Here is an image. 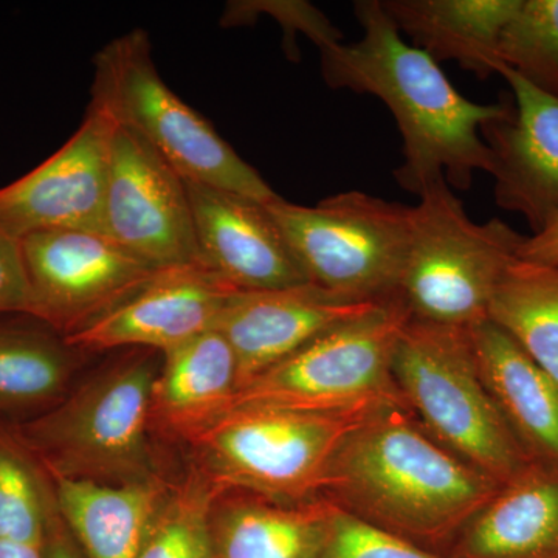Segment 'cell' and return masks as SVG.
<instances>
[{"label": "cell", "instance_id": "ac0fdd59", "mask_svg": "<svg viewBox=\"0 0 558 558\" xmlns=\"http://www.w3.org/2000/svg\"><path fill=\"white\" fill-rule=\"evenodd\" d=\"M240 389L236 355L218 330L165 352L150 392V425L193 444L231 410Z\"/></svg>", "mask_w": 558, "mask_h": 558}, {"label": "cell", "instance_id": "d4e9b609", "mask_svg": "<svg viewBox=\"0 0 558 558\" xmlns=\"http://www.w3.org/2000/svg\"><path fill=\"white\" fill-rule=\"evenodd\" d=\"M219 495L197 469L168 484L137 558H216L211 512Z\"/></svg>", "mask_w": 558, "mask_h": 558}, {"label": "cell", "instance_id": "4dcf8cb0", "mask_svg": "<svg viewBox=\"0 0 558 558\" xmlns=\"http://www.w3.org/2000/svg\"><path fill=\"white\" fill-rule=\"evenodd\" d=\"M44 558H86L78 543L72 537L64 520L58 512L53 490L49 481V498H47L46 538H44Z\"/></svg>", "mask_w": 558, "mask_h": 558}, {"label": "cell", "instance_id": "52a82bcc", "mask_svg": "<svg viewBox=\"0 0 558 558\" xmlns=\"http://www.w3.org/2000/svg\"><path fill=\"white\" fill-rule=\"evenodd\" d=\"M379 409H234L191 444L196 469L220 494L242 492L290 505L314 501L322 498L344 440Z\"/></svg>", "mask_w": 558, "mask_h": 558}, {"label": "cell", "instance_id": "9c48e42d", "mask_svg": "<svg viewBox=\"0 0 558 558\" xmlns=\"http://www.w3.org/2000/svg\"><path fill=\"white\" fill-rule=\"evenodd\" d=\"M271 215L312 284L359 301L398 299L411 238V207L348 191L314 207L270 202Z\"/></svg>", "mask_w": 558, "mask_h": 558}, {"label": "cell", "instance_id": "4fadbf2b", "mask_svg": "<svg viewBox=\"0 0 558 558\" xmlns=\"http://www.w3.org/2000/svg\"><path fill=\"white\" fill-rule=\"evenodd\" d=\"M236 289L202 264L159 269L134 295L65 341L81 352H165L216 328Z\"/></svg>", "mask_w": 558, "mask_h": 558}, {"label": "cell", "instance_id": "44dd1931", "mask_svg": "<svg viewBox=\"0 0 558 558\" xmlns=\"http://www.w3.org/2000/svg\"><path fill=\"white\" fill-rule=\"evenodd\" d=\"M523 0H381L388 16L433 61H453L487 80L498 73V40Z\"/></svg>", "mask_w": 558, "mask_h": 558}, {"label": "cell", "instance_id": "ba28073f", "mask_svg": "<svg viewBox=\"0 0 558 558\" xmlns=\"http://www.w3.org/2000/svg\"><path fill=\"white\" fill-rule=\"evenodd\" d=\"M410 318L398 296L333 326L242 385L231 410L339 413L407 407L391 365L400 332Z\"/></svg>", "mask_w": 558, "mask_h": 558}, {"label": "cell", "instance_id": "3957f363", "mask_svg": "<svg viewBox=\"0 0 558 558\" xmlns=\"http://www.w3.org/2000/svg\"><path fill=\"white\" fill-rule=\"evenodd\" d=\"M159 369L148 352L132 354L7 429L49 478L109 486L159 478L148 436Z\"/></svg>", "mask_w": 558, "mask_h": 558}, {"label": "cell", "instance_id": "8992f818", "mask_svg": "<svg viewBox=\"0 0 558 558\" xmlns=\"http://www.w3.org/2000/svg\"><path fill=\"white\" fill-rule=\"evenodd\" d=\"M524 238L499 219L473 222L446 179H433L411 207L399 289L411 317L454 328L486 322L495 290L519 259Z\"/></svg>", "mask_w": 558, "mask_h": 558}, {"label": "cell", "instance_id": "d6986e66", "mask_svg": "<svg viewBox=\"0 0 558 558\" xmlns=\"http://www.w3.org/2000/svg\"><path fill=\"white\" fill-rule=\"evenodd\" d=\"M446 556L558 558V464L532 461L501 484Z\"/></svg>", "mask_w": 558, "mask_h": 558}, {"label": "cell", "instance_id": "6da1fadb", "mask_svg": "<svg viewBox=\"0 0 558 558\" xmlns=\"http://www.w3.org/2000/svg\"><path fill=\"white\" fill-rule=\"evenodd\" d=\"M354 13L362 38L322 53V73L332 89L368 94L385 102L402 135L403 163L396 182L421 193L433 179L468 191L492 156L481 131L512 106L478 105L462 97L425 51L403 39L381 0H359Z\"/></svg>", "mask_w": 558, "mask_h": 558}, {"label": "cell", "instance_id": "f546056e", "mask_svg": "<svg viewBox=\"0 0 558 558\" xmlns=\"http://www.w3.org/2000/svg\"><path fill=\"white\" fill-rule=\"evenodd\" d=\"M31 315V289L21 242L0 230V315Z\"/></svg>", "mask_w": 558, "mask_h": 558}, {"label": "cell", "instance_id": "e0dca14e", "mask_svg": "<svg viewBox=\"0 0 558 558\" xmlns=\"http://www.w3.org/2000/svg\"><path fill=\"white\" fill-rule=\"evenodd\" d=\"M481 380L534 462L558 464V381L490 319L470 328Z\"/></svg>", "mask_w": 558, "mask_h": 558}, {"label": "cell", "instance_id": "30bf717a", "mask_svg": "<svg viewBox=\"0 0 558 558\" xmlns=\"http://www.w3.org/2000/svg\"><path fill=\"white\" fill-rule=\"evenodd\" d=\"M20 242L28 318L64 339L116 310L159 270L94 231H43Z\"/></svg>", "mask_w": 558, "mask_h": 558}, {"label": "cell", "instance_id": "603a6c76", "mask_svg": "<svg viewBox=\"0 0 558 558\" xmlns=\"http://www.w3.org/2000/svg\"><path fill=\"white\" fill-rule=\"evenodd\" d=\"M78 349L43 323H0V416L39 414L68 395Z\"/></svg>", "mask_w": 558, "mask_h": 558}, {"label": "cell", "instance_id": "d6a6232c", "mask_svg": "<svg viewBox=\"0 0 558 558\" xmlns=\"http://www.w3.org/2000/svg\"><path fill=\"white\" fill-rule=\"evenodd\" d=\"M0 558H44V545L0 542Z\"/></svg>", "mask_w": 558, "mask_h": 558}, {"label": "cell", "instance_id": "277c9868", "mask_svg": "<svg viewBox=\"0 0 558 558\" xmlns=\"http://www.w3.org/2000/svg\"><path fill=\"white\" fill-rule=\"evenodd\" d=\"M391 369L421 427L470 468L506 484L531 464L481 380L470 328L411 317Z\"/></svg>", "mask_w": 558, "mask_h": 558}, {"label": "cell", "instance_id": "f1b7e54d", "mask_svg": "<svg viewBox=\"0 0 558 558\" xmlns=\"http://www.w3.org/2000/svg\"><path fill=\"white\" fill-rule=\"evenodd\" d=\"M250 9L263 10L277 17L288 33L303 32L310 36L319 50L329 49L343 40V33L330 24L328 17L314 5L306 2H260L253 3Z\"/></svg>", "mask_w": 558, "mask_h": 558}, {"label": "cell", "instance_id": "7c38bea8", "mask_svg": "<svg viewBox=\"0 0 558 558\" xmlns=\"http://www.w3.org/2000/svg\"><path fill=\"white\" fill-rule=\"evenodd\" d=\"M117 123L89 102L78 131L35 170L0 189V230L21 241L43 231L105 234L110 148Z\"/></svg>", "mask_w": 558, "mask_h": 558}, {"label": "cell", "instance_id": "5b68a950", "mask_svg": "<svg viewBox=\"0 0 558 558\" xmlns=\"http://www.w3.org/2000/svg\"><path fill=\"white\" fill-rule=\"evenodd\" d=\"M90 102L138 134L186 182L266 204L278 199L259 172L161 80L148 33H126L95 54Z\"/></svg>", "mask_w": 558, "mask_h": 558}, {"label": "cell", "instance_id": "83f0119b", "mask_svg": "<svg viewBox=\"0 0 558 558\" xmlns=\"http://www.w3.org/2000/svg\"><path fill=\"white\" fill-rule=\"evenodd\" d=\"M318 558H451L414 545L336 508Z\"/></svg>", "mask_w": 558, "mask_h": 558}, {"label": "cell", "instance_id": "484cf974", "mask_svg": "<svg viewBox=\"0 0 558 558\" xmlns=\"http://www.w3.org/2000/svg\"><path fill=\"white\" fill-rule=\"evenodd\" d=\"M49 478L0 427V542L44 545Z\"/></svg>", "mask_w": 558, "mask_h": 558}, {"label": "cell", "instance_id": "8fae6325", "mask_svg": "<svg viewBox=\"0 0 558 558\" xmlns=\"http://www.w3.org/2000/svg\"><path fill=\"white\" fill-rule=\"evenodd\" d=\"M105 234L154 269L199 264L186 180L119 124L110 148Z\"/></svg>", "mask_w": 558, "mask_h": 558}, {"label": "cell", "instance_id": "7402d4cb", "mask_svg": "<svg viewBox=\"0 0 558 558\" xmlns=\"http://www.w3.org/2000/svg\"><path fill=\"white\" fill-rule=\"evenodd\" d=\"M49 481L58 512L86 558H137L149 521L170 484L161 476L124 486Z\"/></svg>", "mask_w": 558, "mask_h": 558}, {"label": "cell", "instance_id": "5bb4252c", "mask_svg": "<svg viewBox=\"0 0 558 558\" xmlns=\"http://www.w3.org/2000/svg\"><path fill=\"white\" fill-rule=\"evenodd\" d=\"M199 264L236 290H274L310 282L269 204L186 182Z\"/></svg>", "mask_w": 558, "mask_h": 558}, {"label": "cell", "instance_id": "9a60e30c", "mask_svg": "<svg viewBox=\"0 0 558 558\" xmlns=\"http://www.w3.org/2000/svg\"><path fill=\"white\" fill-rule=\"evenodd\" d=\"M515 106L481 131L490 149L498 207L520 213L538 233L558 216V98L501 65Z\"/></svg>", "mask_w": 558, "mask_h": 558}, {"label": "cell", "instance_id": "ffe728a7", "mask_svg": "<svg viewBox=\"0 0 558 558\" xmlns=\"http://www.w3.org/2000/svg\"><path fill=\"white\" fill-rule=\"evenodd\" d=\"M333 513L325 498L290 505L226 492L211 512L216 558H318Z\"/></svg>", "mask_w": 558, "mask_h": 558}, {"label": "cell", "instance_id": "4316f807", "mask_svg": "<svg viewBox=\"0 0 558 558\" xmlns=\"http://www.w3.org/2000/svg\"><path fill=\"white\" fill-rule=\"evenodd\" d=\"M499 61L558 98V0H523L502 28Z\"/></svg>", "mask_w": 558, "mask_h": 558}, {"label": "cell", "instance_id": "2e32d148", "mask_svg": "<svg viewBox=\"0 0 558 558\" xmlns=\"http://www.w3.org/2000/svg\"><path fill=\"white\" fill-rule=\"evenodd\" d=\"M381 303L387 301L344 299L312 282L284 289L238 290L220 312L215 330L226 337L236 355L241 388L319 333L368 314Z\"/></svg>", "mask_w": 558, "mask_h": 558}, {"label": "cell", "instance_id": "1f68e13d", "mask_svg": "<svg viewBox=\"0 0 558 558\" xmlns=\"http://www.w3.org/2000/svg\"><path fill=\"white\" fill-rule=\"evenodd\" d=\"M519 259L558 267V216L538 233L524 238L519 247Z\"/></svg>", "mask_w": 558, "mask_h": 558}, {"label": "cell", "instance_id": "cb8c5ba5", "mask_svg": "<svg viewBox=\"0 0 558 558\" xmlns=\"http://www.w3.org/2000/svg\"><path fill=\"white\" fill-rule=\"evenodd\" d=\"M488 319L558 381V267L517 259L502 275Z\"/></svg>", "mask_w": 558, "mask_h": 558}, {"label": "cell", "instance_id": "7a4b0ae2", "mask_svg": "<svg viewBox=\"0 0 558 558\" xmlns=\"http://www.w3.org/2000/svg\"><path fill=\"white\" fill-rule=\"evenodd\" d=\"M501 484L432 438L411 411H374L337 451L322 498L373 526L447 554Z\"/></svg>", "mask_w": 558, "mask_h": 558}]
</instances>
